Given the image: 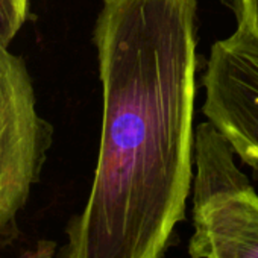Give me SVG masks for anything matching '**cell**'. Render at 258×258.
<instances>
[{
  "label": "cell",
  "mask_w": 258,
  "mask_h": 258,
  "mask_svg": "<svg viewBox=\"0 0 258 258\" xmlns=\"http://www.w3.org/2000/svg\"><path fill=\"white\" fill-rule=\"evenodd\" d=\"M196 0H105L97 166L61 258H160L184 219L195 160Z\"/></svg>",
  "instance_id": "6da1fadb"
},
{
  "label": "cell",
  "mask_w": 258,
  "mask_h": 258,
  "mask_svg": "<svg viewBox=\"0 0 258 258\" xmlns=\"http://www.w3.org/2000/svg\"><path fill=\"white\" fill-rule=\"evenodd\" d=\"M210 123L195 133L193 258H258V195Z\"/></svg>",
  "instance_id": "7a4b0ae2"
},
{
  "label": "cell",
  "mask_w": 258,
  "mask_h": 258,
  "mask_svg": "<svg viewBox=\"0 0 258 258\" xmlns=\"http://www.w3.org/2000/svg\"><path fill=\"white\" fill-rule=\"evenodd\" d=\"M53 126L38 112L23 56L0 40V243L17 234V217L40 181Z\"/></svg>",
  "instance_id": "3957f363"
},
{
  "label": "cell",
  "mask_w": 258,
  "mask_h": 258,
  "mask_svg": "<svg viewBox=\"0 0 258 258\" xmlns=\"http://www.w3.org/2000/svg\"><path fill=\"white\" fill-rule=\"evenodd\" d=\"M202 111L232 152L258 172V47L234 32L211 47Z\"/></svg>",
  "instance_id": "277c9868"
},
{
  "label": "cell",
  "mask_w": 258,
  "mask_h": 258,
  "mask_svg": "<svg viewBox=\"0 0 258 258\" xmlns=\"http://www.w3.org/2000/svg\"><path fill=\"white\" fill-rule=\"evenodd\" d=\"M31 19V0H0V40L11 44Z\"/></svg>",
  "instance_id": "5b68a950"
},
{
  "label": "cell",
  "mask_w": 258,
  "mask_h": 258,
  "mask_svg": "<svg viewBox=\"0 0 258 258\" xmlns=\"http://www.w3.org/2000/svg\"><path fill=\"white\" fill-rule=\"evenodd\" d=\"M237 20V34L258 47V0H223Z\"/></svg>",
  "instance_id": "8992f818"
},
{
  "label": "cell",
  "mask_w": 258,
  "mask_h": 258,
  "mask_svg": "<svg viewBox=\"0 0 258 258\" xmlns=\"http://www.w3.org/2000/svg\"><path fill=\"white\" fill-rule=\"evenodd\" d=\"M55 244L52 241H40L34 249L26 250L20 258H52Z\"/></svg>",
  "instance_id": "52a82bcc"
}]
</instances>
